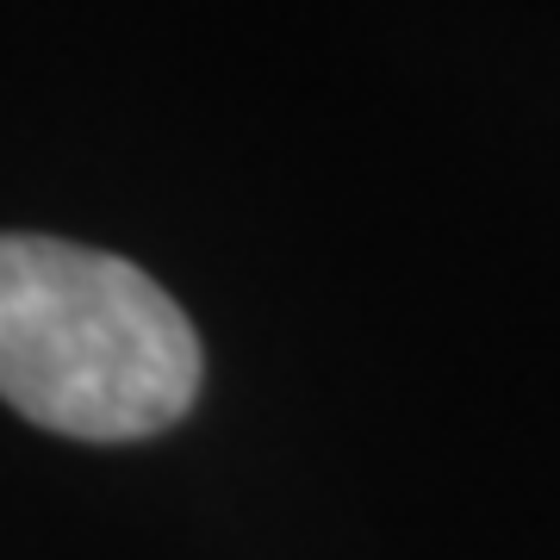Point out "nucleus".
<instances>
[{"instance_id": "f257e3e1", "label": "nucleus", "mask_w": 560, "mask_h": 560, "mask_svg": "<svg viewBox=\"0 0 560 560\" xmlns=\"http://www.w3.org/2000/svg\"><path fill=\"white\" fill-rule=\"evenodd\" d=\"M200 337L125 256L0 237V399L81 442H138L187 418Z\"/></svg>"}]
</instances>
